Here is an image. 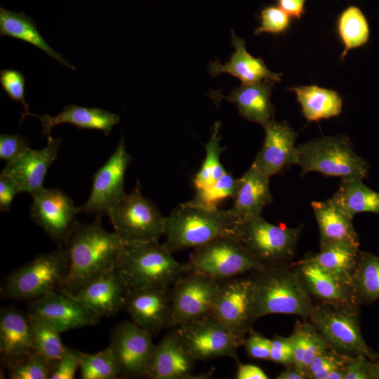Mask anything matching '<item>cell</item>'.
<instances>
[{
    "label": "cell",
    "instance_id": "6da1fadb",
    "mask_svg": "<svg viewBox=\"0 0 379 379\" xmlns=\"http://www.w3.org/2000/svg\"><path fill=\"white\" fill-rule=\"evenodd\" d=\"M100 218L89 224L78 222L63 244L69 268L60 290L73 294L94 278L115 270L124 243L102 227Z\"/></svg>",
    "mask_w": 379,
    "mask_h": 379
},
{
    "label": "cell",
    "instance_id": "7a4b0ae2",
    "mask_svg": "<svg viewBox=\"0 0 379 379\" xmlns=\"http://www.w3.org/2000/svg\"><path fill=\"white\" fill-rule=\"evenodd\" d=\"M248 275L252 282L254 321L272 314L309 317L314 304L298 269L292 263L264 267Z\"/></svg>",
    "mask_w": 379,
    "mask_h": 379
},
{
    "label": "cell",
    "instance_id": "3957f363",
    "mask_svg": "<svg viewBox=\"0 0 379 379\" xmlns=\"http://www.w3.org/2000/svg\"><path fill=\"white\" fill-rule=\"evenodd\" d=\"M159 241L124 244L115 270L126 290L169 288L187 272Z\"/></svg>",
    "mask_w": 379,
    "mask_h": 379
},
{
    "label": "cell",
    "instance_id": "277c9868",
    "mask_svg": "<svg viewBox=\"0 0 379 379\" xmlns=\"http://www.w3.org/2000/svg\"><path fill=\"white\" fill-rule=\"evenodd\" d=\"M237 222L229 209L208 210L182 203L167 217L163 244L172 253L195 248L220 237L234 236Z\"/></svg>",
    "mask_w": 379,
    "mask_h": 379
},
{
    "label": "cell",
    "instance_id": "5b68a950",
    "mask_svg": "<svg viewBox=\"0 0 379 379\" xmlns=\"http://www.w3.org/2000/svg\"><path fill=\"white\" fill-rule=\"evenodd\" d=\"M296 164L301 174L315 171L342 179L363 180L368 164L353 149L347 137L342 135L317 138L296 147Z\"/></svg>",
    "mask_w": 379,
    "mask_h": 379
},
{
    "label": "cell",
    "instance_id": "8992f818",
    "mask_svg": "<svg viewBox=\"0 0 379 379\" xmlns=\"http://www.w3.org/2000/svg\"><path fill=\"white\" fill-rule=\"evenodd\" d=\"M359 305L321 302L314 304L308 318L331 349L351 357L364 355L373 361L377 353L367 345L361 333Z\"/></svg>",
    "mask_w": 379,
    "mask_h": 379
},
{
    "label": "cell",
    "instance_id": "52a82bcc",
    "mask_svg": "<svg viewBox=\"0 0 379 379\" xmlns=\"http://www.w3.org/2000/svg\"><path fill=\"white\" fill-rule=\"evenodd\" d=\"M301 227L275 225L261 215L237 222L234 237L264 267L292 263Z\"/></svg>",
    "mask_w": 379,
    "mask_h": 379
},
{
    "label": "cell",
    "instance_id": "ba28073f",
    "mask_svg": "<svg viewBox=\"0 0 379 379\" xmlns=\"http://www.w3.org/2000/svg\"><path fill=\"white\" fill-rule=\"evenodd\" d=\"M107 215L114 232L124 244L159 241L166 232L167 217L142 194L138 180Z\"/></svg>",
    "mask_w": 379,
    "mask_h": 379
},
{
    "label": "cell",
    "instance_id": "9c48e42d",
    "mask_svg": "<svg viewBox=\"0 0 379 379\" xmlns=\"http://www.w3.org/2000/svg\"><path fill=\"white\" fill-rule=\"evenodd\" d=\"M69 258L64 247L37 255L15 270L7 278L1 293L4 297L35 300L60 289L68 272Z\"/></svg>",
    "mask_w": 379,
    "mask_h": 379
},
{
    "label": "cell",
    "instance_id": "30bf717a",
    "mask_svg": "<svg viewBox=\"0 0 379 379\" xmlns=\"http://www.w3.org/2000/svg\"><path fill=\"white\" fill-rule=\"evenodd\" d=\"M186 265L187 272L219 282L264 267L234 236L220 237L194 248Z\"/></svg>",
    "mask_w": 379,
    "mask_h": 379
},
{
    "label": "cell",
    "instance_id": "8fae6325",
    "mask_svg": "<svg viewBox=\"0 0 379 379\" xmlns=\"http://www.w3.org/2000/svg\"><path fill=\"white\" fill-rule=\"evenodd\" d=\"M219 285V281L193 272L180 277L171 290L167 328H176L209 315Z\"/></svg>",
    "mask_w": 379,
    "mask_h": 379
},
{
    "label": "cell",
    "instance_id": "7c38bea8",
    "mask_svg": "<svg viewBox=\"0 0 379 379\" xmlns=\"http://www.w3.org/2000/svg\"><path fill=\"white\" fill-rule=\"evenodd\" d=\"M174 331L194 360L229 357L238 361L237 348L241 344L223 323L211 314Z\"/></svg>",
    "mask_w": 379,
    "mask_h": 379
},
{
    "label": "cell",
    "instance_id": "4fadbf2b",
    "mask_svg": "<svg viewBox=\"0 0 379 379\" xmlns=\"http://www.w3.org/2000/svg\"><path fill=\"white\" fill-rule=\"evenodd\" d=\"M131 160L122 136L114 153L93 175L91 194L87 201L78 206L79 212L96 217L107 215L127 194L124 190V175Z\"/></svg>",
    "mask_w": 379,
    "mask_h": 379
},
{
    "label": "cell",
    "instance_id": "5bb4252c",
    "mask_svg": "<svg viewBox=\"0 0 379 379\" xmlns=\"http://www.w3.org/2000/svg\"><path fill=\"white\" fill-rule=\"evenodd\" d=\"M252 282L240 276L220 282L211 315L223 323L241 345L255 322L252 312Z\"/></svg>",
    "mask_w": 379,
    "mask_h": 379
},
{
    "label": "cell",
    "instance_id": "9a60e30c",
    "mask_svg": "<svg viewBox=\"0 0 379 379\" xmlns=\"http://www.w3.org/2000/svg\"><path fill=\"white\" fill-rule=\"evenodd\" d=\"M30 217L55 242L63 246L78 223V206L60 189L41 188L32 194Z\"/></svg>",
    "mask_w": 379,
    "mask_h": 379
},
{
    "label": "cell",
    "instance_id": "2e32d148",
    "mask_svg": "<svg viewBox=\"0 0 379 379\" xmlns=\"http://www.w3.org/2000/svg\"><path fill=\"white\" fill-rule=\"evenodd\" d=\"M110 345L120 363L122 374L147 376L155 346L149 332L133 321L122 322L113 331Z\"/></svg>",
    "mask_w": 379,
    "mask_h": 379
},
{
    "label": "cell",
    "instance_id": "e0dca14e",
    "mask_svg": "<svg viewBox=\"0 0 379 379\" xmlns=\"http://www.w3.org/2000/svg\"><path fill=\"white\" fill-rule=\"evenodd\" d=\"M29 312L48 319L60 333L95 325L100 319L72 294L62 290L50 292L33 300Z\"/></svg>",
    "mask_w": 379,
    "mask_h": 379
},
{
    "label": "cell",
    "instance_id": "ac0fdd59",
    "mask_svg": "<svg viewBox=\"0 0 379 379\" xmlns=\"http://www.w3.org/2000/svg\"><path fill=\"white\" fill-rule=\"evenodd\" d=\"M263 128V144L252 164L270 178L296 164L297 134L286 121L272 119Z\"/></svg>",
    "mask_w": 379,
    "mask_h": 379
},
{
    "label": "cell",
    "instance_id": "d6986e66",
    "mask_svg": "<svg viewBox=\"0 0 379 379\" xmlns=\"http://www.w3.org/2000/svg\"><path fill=\"white\" fill-rule=\"evenodd\" d=\"M61 139H47V145L40 149L27 148L8 161L1 172L8 175L20 187L21 192L31 195L44 187L48 168L58 157Z\"/></svg>",
    "mask_w": 379,
    "mask_h": 379
},
{
    "label": "cell",
    "instance_id": "ffe728a7",
    "mask_svg": "<svg viewBox=\"0 0 379 379\" xmlns=\"http://www.w3.org/2000/svg\"><path fill=\"white\" fill-rule=\"evenodd\" d=\"M170 306L169 288L126 290L124 309L133 323L152 335L168 327Z\"/></svg>",
    "mask_w": 379,
    "mask_h": 379
},
{
    "label": "cell",
    "instance_id": "44dd1931",
    "mask_svg": "<svg viewBox=\"0 0 379 379\" xmlns=\"http://www.w3.org/2000/svg\"><path fill=\"white\" fill-rule=\"evenodd\" d=\"M126 289L115 270L91 280L72 294L100 318L116 314L124 309Z\"/></svg>",
    "mask_w": 379,
    "mask_h": 379
},
{
    "label": "cell",
    "instance_id": "7402d4cb",
    "mask_svg": "<svg viewBox=\"0 0 379 379\" xmlns=\"http://www.w3.org/2000/svg\"><path fill=\"white\" fill-rule=\"evenodd\" d=\"M194 361L173 329L155 345L147 377L152 379H190Z\"/></svg>",
    "mask_w": 379,
    "mask_h": 379
},
{
    "label": "cell",
    "instance_id": "603a6c76",
    "mask_svg": "<svg viewBox=\"0 0 379 379\" xmlns=\"http://www.w3.org/2000/svg\"><path fill=\"white\" fill-rule=\"evenodd\" d=\"M269 179L253 164L237 178L233 206L229 209L235 220L261 215L265 207L272 201Z\"/></svg>",
    "mask_w": 379,
    "mask_h": 379
},
{
    "label": "cell",
    "instance_id": "cb8c5ba5",
    "mask_svg": "<svg viewBox=\"0 0 379 379\" xmlns=\"http://www.w3.org/2000/svg\"><path fill=\"white\" fill-rule=\"evenodd\" d=\"M35 351L27 315L14 306H7L0 313V353L8 363Z\"/></svg>",
    "mask_w": 379,
    "mask_h": 379
},
{
    "label": "cell",
    "instance_id": "d4e9b609",
    "mask_svg": "<svg viewBox=\"0 0 379 379\" xmlns=\"http://www.w3.org/2000/svg\"><path fill=\"white\" fill-rule=\"evenodd\" d=\"M232 44L235 51L230 61L221 64L219 60L210 63L208 72L212 76L228 73L239 78L242 84H251L265 80L278 82L281 80V74L269 69L263 60L252 56L246 49L245 41L238 37L232 30Z\"/></svg>",
    "mask_w": 379,
    "mask_h": 379
},
{
    "label": "cell",
    "instance_id": "484cf974",
    "mask_svg": "<svg viewBox=\"0 0 379 379\" xmlns=\"http://www.w3.org/2000/svg\"><path fill=\"white\" fill-rule=\"evenodd\" d=\"M39 119L42 126V133L47 139L51 137L52 128L62 124H70L78 129H94L101 131L108 135L112 128L119 124L118 114L98 107H80L74 104L65 106L55 116L48 114L36 115L29 113Z\"/></svg>",
    "mask_w": 379,
    "mask_h": 379
},
{
    "label": "cell",
    "instance_id": "4316f807",
    "mask_svg": "<svg viewBox=\"0 0 379 379\" xmlns=\"http://www.w3.org/2000/svg\"><path fill=\"white\" fill-rule=\"evenodd\" d=\"M293 265L310 295L321 302L360 304L352 285L315 263L302 259Z\"/></svg>",
    "mask_w": 379,
    "mask_h": 379
},
{
    "label": "cell",
    "instance_id": "83f0119b",
    "mask_svg": "<svg viewBox=\"0 0 379 379\" xmlns=\"http://www.w3.org/2000/svg\"><path fill=\"white\" fill-rule=\"evenodd\" d=\"M274 83L265 80L260 82L242 84L234 88L227 96L220 95L235 104L239 114L249 121L262 126L273 119L275 108L270 101Z\"/></svg>",
    "mask_w": 379,
    "mask_h": 379
},
{
    "label": "cell",
    "instance_id": "f1b7e54d",
    "mask_svg": "<svg viewBox=\"0 0 379 379\" xmlns=\"http://www.w3.org/2000/svg\"><path fill=\"white\" fill-rule=\"evenodd\" d=\"M320 236V243L341 242L359 247V239L352 219L342 211L331 199L311 204Z\"/></svg>",
    "mask_w": 379,
    "mask_h": 379
},
{
    "label": "cell",
    "instance_id": "f546056e",
    "mask_svg": "<svg viewBox=\"0 0 379 379\" xmlns=\"http://www.w3.org/2000/svg\"><path fill=\"white\" fill-rule=\"evenodd\" d=\"M0 35L24 41L44 51L60 64L75 70L60 53L56 52L39 33L34 20L24 12L0 8Z\"/></svg>",
    "mask_w": 379,
    "mask_h": 379
},
{
    "label": "cell",
    "instance_id": "4dcf8cb0",
    "mask_svg": "<svg viewBox=\"0 0 379 379\" xmlns=\"http://www.w3.org/2000/svg\"><path fill=\"white\" fill-rule=\"evenodd\" d=\"M300 103L306 120L318 121L338 116L343 109V99L339 93L317 85L291 87Z\"/></svg>",
    "mask_w": 379,
    "mask_h": 379
},
{
    "label": "cell",
    "instance_id": "1f68e13d",
    "mask_svg": "<svg viewBox=\"0 0 379 379\" xmlns=\"http://www.w3.org/2000/svg\"><path fill=\"white\" fill-rule=\"evenodd\" d=\"M359 252L358 246L345 243H320L318 253L302 260L315 263L352 286Z\"/></svg>",
    "mask_w": 379,
    "mask_h": 379
},
{
    "label": "cell",
    "instance_id": "d6a6232c",
    "mask_svg": "<svg viewBox=\"0 0 379 379\" xmlns=\"http://www.w3.org/2000/svg\"><path fill=\"white\" fill-rule=\"evenodd\" d=\"M331 199L352 219L363 212L379 214V192L366 186L361 179H342Z\"/></svg>",
    "mask_w": 379,
    "mask_h": 379
},
{
    "label": "cell",
    "instance_id": "836d02e7",
    "mask_svg": "<svg viewBox=\"0 0 379 379\" xmlns=\"http://www.w3.org/2000/svg\"><path fill=\"white\" fill-rule=\"evenodd\" d=\"M336 29L344 46L341 60L345 59L349 51L364 46L369 39L368 21L361 10L356 6H349L340 13Z\"/></svg>",
    "mask_w": 379,
    "mask_h": 379
},
{
    "label": "cell",
    "instance_id": "e575fe53",
    "mask_svg": "<svg viewBox=\"0 0 379 379\" xmlns=\"http://www.w3.org/2000/svg\"><path fill=\"white\" fill-rule=\"evenodd\" d=\"M288 338L293 350V364L304 369L317 355L331 348L311 322H296Z\"/></svg>",
    "mask_w": 379,
    "mask_h": 379
},
{
    "label": "cell",
    "instance_id": "d590c367",
    "mask_svg": "<svg viewBox=\"0 0 379 379\" xmlns=\"http://www.w3.org/2000/svg\"><path fill=\"white\" fill-rule=\"evenodd\" d=\"M352 286L360 304L379 299V256L359 250Z\"/></svg>",
    "mask_w": 379,
    "mask_h": 379
},
{
    "label": "cell",
    "instance_id": "8d00e7d4",
    "mask_svg": "<svg viewBox=\"0 0 379 379\" xmlns=\"http://www.w3.org/2000/svg\"><path fill=\"white\" fill-rule=\"evenodd\" d=\"M27 317L35 351L46 358L53 367L66 347L62 344L61 333L51 321L39 314L29 312Z\"/></svg>",
    "mask_w": 379,
    "mask_h": 379
},
{
    "label": "cell",
    "instance_id": "74e56055",
    "mask_svg": "<svg viewBox=\"0 0 379 379\" xmlns=\"http://www.w3.org/2000/svg\"><path fill=\"white\" fill-rule=\"evenodd\" d=\"M220 126L221 124L219 121L215 122L210 138L205 144V159L193 180L196 190H202L211 185L227 172L220 159L221 154L225 149V147H222L220 143L221 139Z\"/></svg>",
    "mask_w": 379,
    "mask_h": 379
},
{
    "label": "cell",
    "instance_id": "f35d334b",
    "mask_svg": "<svg viewBox=\"0 0 379 379\" xmlns=\"http://www.w3.org/2000/svg\"><path fill=\"white\" fill-rule=\"evenodd\" d=\"M80 371L82 379H114L122 374L120 363L111 345L94 354L82 352Z\"/></svg>",
    "mask_w": 379,
    "mask_h": 379
},
{
    "label": "cell",
    "instance_id": "ab89813d",
    "mask_svg": "<svg viewBox=\"0 0 379 379\" xmlns=\"http://www.w3.org/2000/svg\"><path fill=\"white\" fill-rule=\"evenodd\" d=\"M237 179L226 172L220 179L211 185L199 190H196L194 197L189 204L208 210L218 208V206L222 200L233 198Z\"/></svg>",
    "mask_w": 379,
    "mask_h": 379
},
{
    "label": "cell",
    "instance_id": "60d3db41",
    "mask_svg": "<svg viewBox=\"0 0 379 379\" xmlns=\"http://www.w3.org/2000/svg\"><path fill=\"white\" fill-rule=\"evenodd\" d=\"M5 364L12 379H49L53 369L47 359L36 351Z\"/></svg>",
    "mask_w": 379,
    "mask_h": 379
},
{
    "label": "cell",
    "instance_id": "b9f144b4",
    "mask_svg": "<svg viewBox=\"0 0 379 379\" xmlns=\"http://www.w3.org/2000/svg\"><path fill=\"white\" fill-rule=\"evenodd\" d=\"M350 357L328 348L317 355L307 367V378L325 379L331 371L344 366Z\"/></svg>",
    "mask_w": 379,
    "mask_h": 379
},
{
    "label": "cell",
    "instance_id": "7bdbcfd3",
    "mask_svg": "<svg viewBox=\"0 0 379 379\" xmlns=\"http://www.w3.org/2000/svg\"><path fill=\"white\" fill-rule=\"evenodd\" d=\"M0 84L2 89L8 96L22 104L25 112L22 113L21 121L28 116L29 105L25 100V79L24 75L15 69H4L0 72Z\"/></svg>",
    "mask_w": 379,
    "mask_h": 379
},
{
    "label": "cell",
    "instance_id": "ee69618b",
    "mask_svg": "<svg viewBox=\"0 0 379 379\" xmlns=\"http://www.w3.org/2000/svg\"><path fill=\"white\" fill-rule=\"evenodd\" d=\"M260 25L255 30V34L264 32L281 34L291 25V17L279 6L264 8L260 12Z\"/></svg>",
    "mask_w": 379,
    "mask_h": 379
},
{
    "label": "cell",
    "instance_id": "f6af8a7d",
    "mask_svg": "<svg viewBox=\"0 0 379 379\" xmlns=\"http://www.w3.org/2000/svg\"><path fill=\"white\" fill-rule=\"evenodd\" d=\"M82 352L66 347L65 350L53 365L49 379H73L80 368Z\"/></svg>",
    "mask_w": 379,
    "mask_h": 379
},
{
    "label": "cell",
    "instance_id": "bcb514c9",
    "mask_svg": "<svg viewBox=\"0 0 379 379\" xmlns=\"http://www.w3.org/2000/svg\"><path fill=\"white\" fill-rule=\"evenodd\" d=\"M343 370L344 379H378L374 361L364 355L351 357Z\"/></svg>",
    "mask_w": 379,
    "mask_h": 379
},
{
    "label": "cell",
    "instance_id": "7dc6e473",
    "mask_svg": "<svg viewBox=\"0 0 379 379\" xmlns=\"http://www.w3.org/2000/svg\"><path fill=\"white\" fill-rule=\"evenodd\" d=\"M243 345L250 357L260 360H270L271 339L261 333L251 330Z\"/></svg>",
    "mask_w": 379,
    "mask_h": 379
},
{
    "label": "cell",
    "instance_id": "c3c4849f",
    "mask_svg": "<svg viewBox=\"0 0 379 379\" xmlns=\"http://www.w3.org/2000/svg\"><path fill=\"white\" fill-rule=\"evenodd\" d=\"M30 147L27 139L18 134L0 135V159L10 161Z\"/></svg>",
    "mask_w": 379,
    "mask_h": 379
},
{
    "label": "cell",
    "instance_id": "681fc988",
    "mask_svg": "<svg viewBox=\"0 0 379 379\" xmlns=\"http://www.w3.org/2000/svg\"><path fill=\"white\" fill-rule=\"evenodd\" d=\"M270 361L285 367L293 364V350L288 337L275 335L271 339Z\"/></svg>",
    "mask_w": 379,
    "mask_h": 379
},
{
    "label": "cell",
    "instance_id": "f907efd6",
    "mask_svg": "<svg viewBox=\"0 0 379 379\" xmlns=\"http://www.w3.org/2000/svg\"><path fill=\"white\" fill-rule=\"evenodd\" d=\"M21 192L18 185L8 175L0 174V210L9 212L15 195Z\"/></svg>",
    "mask_w": 379,
    "mask_h": 379
},
{
    "label": "cell",
    "instance_id": "816d5d0a",
    "mask_svg": "<svg viewBox=\"0 0 379 379\" xmlns=\"http://www.w3.org/2000/svg\"><path fill=\"white\" fill-rule=\"evenodd\" d=\"M237 379H267L268 376L260 367L241 364L237 361Z\"/></svg>",
    "mask_w": 379,
    "mask_h": 379
},
{
    "label": "cell",
    "instance_id": "f5cc1de1",
    "mask_svg": "<svg viewBox=\"0 0 379 379\" xmlns=\"http://www.w3.org/2000/svg\"><path fill=\"white\" fill-rule=\"evenodd\" d=\"M277 5L290 17L300 20L305 13L306 0H277Z\"/></svg>",
    "mask_w": 379,
    "mask_h": 379
},
{
    "label": "cell",
    "instance_id": "db71d44e",
    "mask_svg": "<svg viewBox=\"0 0 379 379\" xmlns=\"http://www.w3.org/2000/svg\"><path fill=\"white\" fill-rule=\"evenodd\" d=\"M277 379H305L307 378L305 369L292 364L281 371L277 377Z\"/></svg>",
    "mask_w": 379,
    "mask_h": 379
},
{
    "label": "cell",
    "instance_id": "11a10c76",
    "mask_svg": "<svg viewBox=\"0 0 379 379\" xmlns=\"http://www.w3.org/2000/svg\"><path fill=\"white\" fill-rule=\"evenodd\" d=\"M325 379H344L343 366L331 371Z\"/></svg>",
    "mask_w": 379,
    "mask_h": 379
},
{
    "label": "cell",
    "instance_id": "9f6ffc18",
    "mask_svg": "<svg viewBox=\"0 0 379 379\" xmlns=\"http://www.w3.org/2000/svg\"><path fill=\"white\" fill-rule=\"evenodd\" d=\"M374 361V364L375 365V367H376V370H377V373H378V379H379V352L377 353V356L375 357V359L373 360Z\"/></svg>",
    "mask_w": 379,
    "mask_h": 379
}]
</instances>
